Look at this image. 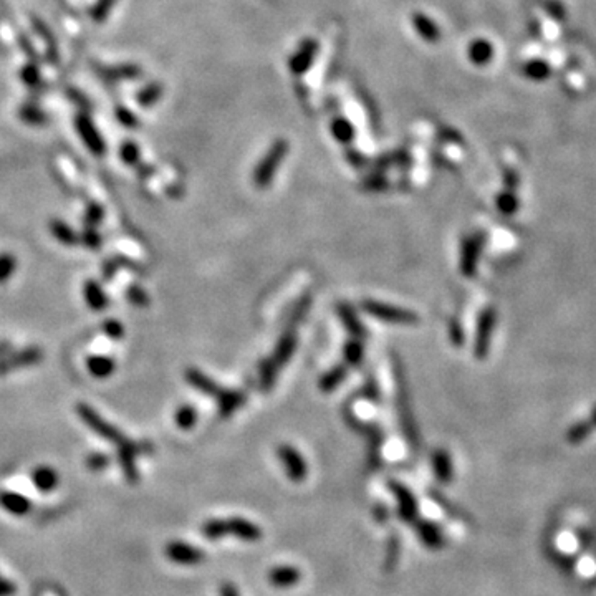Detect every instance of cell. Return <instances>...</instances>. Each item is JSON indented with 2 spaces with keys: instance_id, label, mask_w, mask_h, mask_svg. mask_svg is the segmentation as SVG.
<instances>
[{
  "instance_id": "obj_1",
  "label": "cell",
  "mask_w": 596,
  "mask_h": 596,
  "mask_svg": "<svg viewBox=\"0 0 596 596\" xmlns=\"http://www.w3.org/2000/svg\"><path fill=\"white\" fill-rule=\"evenodd\" d=\"M76 414L80 416L81 421L87 424L89 429L100 436L101 439L106 440V443L114 444V446H120V444H123L125 440L128 439L123 432L118 429V427H114L113 424L105 421V419L101 418V416L98 414L92 406H88V404L85 403L76 404Z\"/></svg>"
},
{
  "instance_id": "obj_2",
  "label": "cell",
  "mask_w": 596,
  "mask_h": 596,
  "mask_svg": "<svg viewBox=\"0 0 596 596\" xmlns=\"http://www.w3.org/2000/svg\"><path fill=\"white\" fill-rule=\"evenodd\" d=\"M361 308L371 317H374L379 321H386V323L393 325H416L419 321L418 313L411 312V310L393 307L390 304H381L376 300H365L361 304Z\"/></svg>"
},
{
  "instance_id": "obj_3",
  "label": "cell",
  "mask_w": 596,
  "mask_h": 596,
  "mask_svg": "<svg viewBox=\"0 0 596 596\" xmlns=\"http://www.w3.org/2000/svg\"><path fill=\"white\" fill-rule=\"evenodd\" d=\"M118 447V462H120L121 471H123L125 479L129 484H138L140 480V472L136 467V456L145 454V452L153 451V446L149 443H134V440L126 439L123 444Z\"/></svg>"
},
{
  "instance_id": "obj_4",
  "label": "cell",
  "mask_w": 596,
  "mask_h": 596,
  "mask_svg": "<svg viewBox=\"0 0 596 596\" xmlns=\"http://www.w3.org/2000/svg\"><path fill=\"white\" fill-rule=\"evenodd\" d=\"M497 326V310L493 307H487L482 310L477 320L476 330V341H473V354L477 360H485L491 351V343L493 332Z\"/></svg>"
},
{
  "instance_id": "obj_5",
  "label": "cell",
  "mask_w": 596,
  "mask_h": 596,
  "mask_svg": "<svg viewBox=\"0 0 596 596\" xmlns=\"http://www.w3.org/2000/svg\"><path fill=\"white\" fill-rule=\"evenodd\" d=\"M485 240H487V235L484 232H477V234L465 237L462 240V247H460V272L469 279H472L477 273Z\"/></svg>"
},
{
  "instance_id": "obj_6",
  "label": "cell",
  "mask_w": 596,
  "mask_h": 596,
  "mask_svg": "<svg viewBox=\"0 0 596 596\" xmlns=\"http://www.w3.org/2000/svg\"><path fill=\"white\" fill-rule=\"evenodd\" d=\"M387 489L393 493L398 500V517L399 520L406 522V524H414L419 518V505L416 500L414 493H412L406 485L398 482V480H390Z\"/></svg>"
},
{
  "instance_id": "obj_7",
  "label": "cell",
  "mask_w": 596,
  "mask_h": 596,
  "mask_svg": "<svg viewBox=\"0 0 596 596\" xmlns=\"http://www.w3.org/2000/svg\"><path fill=\"white\" fill-rule=\"evenodd\" d=\"M43 360V350L40 346H28L15 353H9L7 356L0 358V376L12 373L19 368L39 365Z\"/></svg>"
},
{
  "instance_id": "obj_8",
  "label": "cell",
  "mask_w": 596,
  "mask_h": 596,
  "mask_svg": "<svg viewBox=\"0 0 596 596\" xmlns=\"http://www.w3.org/2000/svg\"><path fill=\"white\" fill-rule=\"evenodd\" d=\"M277 456L280 457L285 472H287L288 479L292 480V482L300 484L307 479L308 464L295 447L288 446V444H281V446L277 449Z\"/></svg>"
},
{
  "instance_id": "obj_9",
  "label": "cell",
  "mask_w": 596,
  "mask_h": 596,
  "mask_svg": "<svg viewBox=\"0 0 596 596\" xmlns=\"http://www.w3.org/2000/svg\"><path fill=\"white\" fill-rule=\"evenodd\" d=\"M164 552L167 560L178 563V565H199V563L206 560L204 550L184 544V542H169L166 545Z\"/></svg>"
},
{
  "instance_id": "obj_10",
  "label": "cell",
  "mask_w": 596,
  "mask_h": 596,
  "mask_svg": "<svg viewBox=\"0 0 596 596\" xmlns=\"http://www.w3.org/2000/svg\"><path fill=\"white\" fill-rule=\"evenodd\" d=\"M285 151H287V146H285V142H277V145L270 149V153L267 154V158H265L264 161L259 164V167H257L255 184L259 186L260 189H264V187H268V184H270L273 174H275L277 166L280 164Z\"/></svg>"
},
{
  "instance_id": "obj_11",
  "label": "cell",
  "mask_w": 596,
  "mask_h": 596,
  "mask_svg": "<svg viewBox=\"0 0 596 596\" xmlns=\"http://www.w3.org/2000/svg\"><path fill=\"white\" fill-rule=\"evenodd\" d=\"M416 533H418L421 544L429 550H440L446 546V535H444L443 529L438 524L431 520H424V518H418L414 522Z\"/></svg>"
},
{
  "instance_id": "obj_12",
  "label": "cell",
  "mask_w": 596,
  "mask_h": 596,
  "mask_svg": "<svg viewBox=\"0 0 596 596\" xmlns=\"http://www.w3.org/2000/svg\"><path fill=\"white\" fill-rule=\"evenodd\" d=\"M227 522V535H234L244 542H257L264 537L262 530L254 522H248L246 518L232 517Z\"/></svg>"
},
{
  "instance_id": "obj_13",
  "label": "cell",
  "mask_w": 596,
  "mask_h": 596,
  "mask_svg": "<svg viewBox=\"0 0 596 596\" xmlns=\"http://www.w3.org/2000/svg\"><path fill=\"white\" fill-rule=\"evenodd\" d=\"M0 507L15 517L28 515L32 512V502L22 493L2 491L0 492Z\"/></svg>"
},
{
  "instance_id": "obj_14",
  "label": "cell",
  "mask_w": 596,
  "mask_h": 596,
  "mask_svg": "<svg viewBox=\"0 0 596 596\" xmlns=\"http://www.w3.org/2000/svg\"><path fill=\"white\" fill-rule=\"evenodd\" d=\"M186 379L187 383H189L191 386L194 387V390L201 391L202 394L211 396V398H217L220 394V391H222V387H220L217 383L214 381V379L207 376L206 373H202L201 370L198 368H189L186 370Z\"/></svg>"
},
{
  "instance_id": "obj_15",
  "label": "cell",
  "mask_w": 596,
  "mask_h": 596,
  "mask_svg": "<svg viewBox=\"0 0 596 596\" xmlns=\"http://www.w3.org/2000/svg\"><path fill=\"white\" fill-rule=\"evenodd\" d=\"M301 579V571L297 566L280 565L268 571V582L275 588H292Z\"/></svg>"
},
{
  "instance_id": "obj_16",
  "label": "cell",
  "mask_w": 596,
  "mask_h": 596,
  "mask_svg": "<svg viewBox=\"0 0 596 596\" xmlns=\"http://www.w3.org/2000/svg\"><path fill=\"white\" fill-rule=\"evenodd\" d=\"M32 484L39 492L50 493L58 487L60 476L55 469L48 467V465H40L32 472Z\"/></svg>"
},
{
  "instance_id": "obj_17",
  "label": "cell",
  "mask_w": 596,
  "mask_h": 596,
  "mask_svg": "<svg viewBox=\"0 0 596 596\" xmlns=\"http://www.w3.org/2000/svg\"><path fill=\"white\" fill-rule=\"evenodd\" d=\"M432 471L440 484H449L454 479V465L452 457L446 449H438L432 454Z\"/></svg>"
},
{
  "instance_id": "obj_18",
  "label": "cell",
  "mask_w": 596,
  "mask_h": 596,
  "mask_svg": "<svg viewBox=\"0 0 596 596\" xmlns=\"http://www.w3.org/2000/svg\"><path fill=\"white\" fill-rule=\"evenodd\" d=\"M83 297L89 310L93 312H103L108 308L109 298L105 293L103 287H101L100 281L96 280H87L83 285Z\"/></svg>"
},
{
  "instance_id": "obj_19",
  "label": "cell",
  "mask_w": 596,
  "mask_h": 596,
  "mask_svg": "<svg viewBox=\"0 0 596 596\" xmlns=\"http://www.w3.org/2000/svg\"><path fill=\"white\" fill-rule=\"evenodd\" d=\"M215 399H217L219 414L222 416V418H231L239 407H242L244 404H246L247 396L244 394L242 391L222 390Z\"/></svg>"
},
{
  "instance_id": "obj_20",
  "label": "cell",
  "mask_w": 596,
  "mask_h": 596,
  "mask_svg": "<svg viewBox=\"0 0 596 596\" xmlns=\"http://www.w3.org/2000/svg\"><path fill=\"white\" fill-rule=\"evenodd\" d=\"M297 350V334L295 330H285L284 334H281V338L277 343V348L275 353H273L272 360L277 363V366L281 368L284 365H287L290 361V358L293 356V353H295Z\"/></svg>"
},
{
  "instance_id": "obj_21",
  "label": "cell",
  "mask_w": 596,
  "mask_h": 596,
  "mask_svg": "<svg viewBox=\"0 0 596 596\" xmlns=\"http://www.w3.org/2000/svg\"><path fill=\"white\" fill-rule=\"evenodd\" d=\"M401 535L391 533L390 537H387L385 546V560H383V571H385V573H393V571L398 568L399 560H401Z\"/></svg>"
},
{
  "instance_id": "obj_22",
  "label": "cell",
  "mask_w": 596,
  "mask_h": 596,
  "mask_svg": "<svg viewBox=\"0 0 596 596\" xmlns=\"http://www.w3.org/2000/svg\"><path fill=\"white\" fill-rule=\"evenodd\" d=\"M87 368L93 378L105 379L109 378L116 370V363L111 356H105V354H93L87 358Z\"/></svg>"
},
{
  "instance_id": "obj_23",
  "label": "cell",
  "mask_w": 596,
  "mask_h": 596,
  "mask_svg": "<svg viewBox=\"0 0 596 596\" xmlns=\"http://www.w3.org/2000/svg\"><path fill=\"white\" fill-rule=\"evenodd\" d=\"M338 315H340L343 325L346 326V330H348L354 338H358V340L366 338V328L363 326L361 321L358 320L356 313H354V310L351 308L348 304L338 305Z\"/></svg>"
},
{
  "instance_id": "obj_24",
  "label": "cell",
  "mask_w": 596,
  "mask_h": 596,
  "mask_svg": "<svg viewBox=\"0 0 596 596\" xmlns=\"http://www.w3.org/2000/svg\"><path fill=\"white\" fill-rule=\"evenodd\" d=\"M50 232L60 244H63V246L72 247V246H76V244H78V235H76V232L73 231V228L68 226L67 222H63V220H60V219L52 220Z\"/></svg>"
},
{
  "instance_id": "obj_25",
  "label": "cell",
  "mask_w": 596,
  "mask_h": 596,
  "mask_svg": "<svg viewBox=\"0 0 596 596\" xmlns=\"http://www.w3.org/2000/svg\"><path fill=\"white\" fill-rule=\"evenodd\" d=\"M346 374H348V370H346V366L338 365L334 366L333 370L326 371V373L321 376L320 379V390L323 391V393H332V391L337 390L338 386L341 385L343 381H345Z\"/></svg>"
},
{
  "instance_id": "obj_26",
  "label": "cell",
  "mask_w": 596,
  "mask_h": 596,
  "mask_svg": "<svg viewBox=\"0 0 596 596\" xmlns=\"http://www.w3.org/2000/svg\"><path fill=\"white\" fill-rule=\"evenodd\" d=\"M429 497H431L432 500L436 502V505H439V507L443 509L449 517L454 518V520H460V522H467L469 520L467 513H465L462 509H459V507H457V505L452 504V502L449 500L446 496H443V493H440V492L434 491V489H429Z\"/></svg>"
},
{
  "instance_id": "obj_27",
  "label": "cell",
  "mask_w": 596,
  "mask_h": 596,
  "mask_svg": "<svg viewBox=\"0 0 596 596\" xmlns=\"http://www.w3.org/2000/svg\"><path fill=\"white\" fill-rule=\"evenodd\" d=\"M198 418H199L198 409H195L194 406H191V404H182V406H179L174 414V421L178 424L179 429L182 431L193 429L195 424H198Z\"/></svg>"
},
{
  "instance_id": "obj_28",
  "label": "cell",
  "mask_w": 596,
  "mask_h": 596,
  "mask_svg": "<svg viewBox=\"0 0 596 596\" xmlns=\"http://www.w3.org/2000/svg\"><path fill=\"white\" fill-rule=\"evenodd\" d=\"M279 370L280 368L277 366V363L273 361L272 358H268V360H264L260 363L259 378H260V387H262L264 391H270L273 385H275Z\"/></svg>"
},
{
  "instance_id": "obj_29",
  "label": "cell",
  "mask_w": 596,
  "mask_h": 596,
  "mask_svg": "<svg viewBox=\"0 0 596 596\" xmlns=\"http://www.w3.org/2000/svg\"><path fill=\"white\" fill-rule=\"evenodd\" d=\"M343 354H345V361L348 366H360L365 358V348H363V343L358 338L346 341L345 348H343Z\"/></svg>"
},
{
  "instance_id": "obj_30",
  "label": "cell",
  "mask_w": 596,
  "mask_h": 596,
  "mask_svg": "<svg viewBox=\"0 0 596 596\" xmlns=\"http://www.w3.org/2000/svg\"><path fill=\"white\" fill-rule=\"evenodd\" d=\"M496 206L500 214L513 215L518 211V207H520V202H518V198L515 195V193L507 189V191H502V193L497 195Z\"/></svg>"
},
{
  "instance_id": "obj_31",
  "label": "cell",
  "mask_w": 596,
  "mask_h": 596,
  "mask_svg": "<svg viewBox=\"0 0 596 596\" xmlns=\"http://www.w3.org/2000/svg\"><path fill=\"white\" fill-rule=\"evenodd\" d=\"M593 432V426H591L590 421L585 419V421H577L575 424H571L570 429L566 431V440H568L570 444H579L583 443V440L588 439V436Z\"/></svg>"
},
{
  "instance_id": "obj_32",
  "label": "cell",
  "mask_w": 596,
  "mask_h": 596,
  "mask_svg": "<svg viewBox=\"0 0 596 596\" xmlns=\"http://www.w3.org/2000/svg\"><path fill=\"white\" fill-rule=\"evenodd\" d=\"M310 307H312V295H308V293H307V295L301 297L300 300H298V304L295 305V307H293L292 313H290L287 328L288 330H295L297 325L300 323L301 320H304L305 315H307V312L310 310Z\"/></svg>"
},
{
  "instance_id": "obj_33",
  "label": "cell",
  "mask_w": 596,
  "mask_h": 596,
  "mask_svg": "<svg viewBox=\"0 0 596 596\" xmlns=\"http://www.w3.org/2000/svg\"><path fill=\"white\" fill-rule=\"evenodd\" d=\"M202 535L207 540H219L227 535V522L222 518H212L202 525Z\"/></svg>"
},
{
  "instance_id": "obj_34",
  "label": "cell",
  "mask_w": 596,
  "mask_h": 596,
  "mask_svg": "<svg viewBox=\"0 0 596 596\" xmlns=\"http://www.w3.org/2000/svg\"><path fill=\"white\" fill-rule=\"evenodd\" d=\"M15 270H17V257L10 252L0 254V285L7 284Z\"/></svg>"
},
{
  "instance_id": "obj_35",
  "label": "cell",
  "mask_w": 596,
  "mask_h": 596,
  "mask_svg": "<svg viewBox=\"0 0 596 596\" xmlns=\"http://www.w3.org/2000/svg\"><path fill=\"white\" fill-rule=\"evenodd\" d=\"M126 298H128L129 304H133L134 307L145 308V307H148V305H149L148 292H146V290L142 288L141 285H138V284L129 285V287L126 288Z\"/></svg>"
},
{
  "instance_id": "obj_36",
  "label": "cell",
  "mask_w": 596,
  "mask_h": 596,
  "mask_svg": "<svg viewBox=\"0 0 596 596\" xmlns=\"http://www.w3.org/2000/svg\"><path fill=\"white\" fill-rule=\"evenodd\" d=\"M103 219H105L103 207H101L100 204H96V202L89 204V206L87 207V211H85V214H83L85 227H93V228H95L98 226V224H100Z\"/></svg>"
},
{
  "instance_id": "obj_37",
  "label": "cell",
  "mask_w": 596,
  "mask_h": 596,
  "mask_svg": "<svg viewBox=\"0 0 596 596\" xmlns=\"http://www.w3.org/2000/svg\"><path fill=\"white\" fill-rule=\"evenodd\" d=\"M101 330H103V333L109 338V340L118 341L125 337L123 323H121V321H118V320H113V318L103 321V325H101Z\"/></svg>"
},
{
  "instance_id": "obj_38",
  "label": "cell",
  "mask_w": 596,
  "mask_h": 596,
  "mask_svg": "<svg viewBox=\"0 0 596 596\" xmlns=\"http://www.w3.org/2000/svg\"><path fill=\"white\" fill-rule=\"evenodd\" d=\"M111 462V457L103 454V452H92L87 457V467L93 472H101L108 467Z\"/></svg>"
},
{
  "instance_id": "obj_39",
  "label": "cell",
  "mask_w": 596,
  "mask_h": 596,
  "mask_svg": "<svg viewBox=\"0 0 596 596\" xmlns=\"http://www.w3.org/2000/svg\"><path fill=\"white\" fill-rule=\"evenodd\" d=\"M78 242H81L85 247H88V248H98V247H101V244H103V239H101V235L98 234L96 228L85 227V231L81 232L80 237H78Z\"/></svg>"
},
{
  "instance_id": "obj_40",
  "label": "cell",
  "mask_w": 596,
  "mask_h": 596,
  "mask_svg": "<svg viewBox=\"0 0 596 596\" xmlns=\"http://www.w3.org/2000/svg\"><path fill=\"white\" fill-rule=\"evenodd\" d=\"M449 337H451V341L454 343L456 346H462V343L465 340L464 330H462V325H460L457 320H452L451 323H449Z\"/></svg>"
},
{
  "instance_id": "obj_41",
  "label": "cell",
  "mask_w": 596,
  "mask_h": 596,
  "mask_svg": "<svg viewBox=\"0 0 596 596\" xmlns=\"http://www.w3.org/2000/svg\"><path fill=\"white\" fill-rule=\"evenodd\" d=\"M121 156H123L125 162H128V164H136L138 159H140V151H138L136 145L126 142L123 149H121Z\"/></svg>"
},
{
  "instance_id": "obj_42",
  "label": "cell",
  "mask_w": 596,
  "mask_h": 596,
  "mask_svg": "<svg viewBox=\"0 0 596 596\" xmlns=\"http://www.w3.org/2000/svg\"><path fill=\"white\" fill-rule=\"evenodd\" d=\"M371 513H373V518L376 524L385 525L386 522L390 520V509H387L385 504H381V502H378V504L374 505L373 510H371Z\"/></svg>"
},
{
  "instance_id": "obj_43",
  "label": "cell",
  "mask_w": 596,
  "mask_h": 596,
  "mask_svg": "<svg viewBox=\"0 0 596 596\" xmlns=\"http://www.w3.org/2000/svg\"><path fill=\"white\" fill-rule=\"evenodd\" d=\"M118 270H120V262H118V259H116V257H114V259L108 260V262H105L103 270H101V272H103V279L106 281L113 280V277L116 275Z\"/></svg>"
},
{
  "instance_id": "obj_44",
  "label": "cell",
  "mask_w": 596,
  "mask_h": 596,
  "mask_svg": "<svg viewBox=\"0 0 596 596\" xmlns=\"http://www.w3.org/2000/svg\"><path fill=\"white\" fill-rule=\"evenodd\" d=\"M15 591H17L15 583H12L10 579L0 578V596H12L15 595Z\"/></svg>"
},
{
  "instance_id": "obj_45",
  "label": "cell",
  "mask_w": 596,
  "mask_h": 596,
  "mask_svg": "<svg viewBox=\"0 0 596 596\" xmlns=\"http://www.w3.org/2000/svg\"><path fill=\"white\" fill-rule=\"evenodd\" d=\"M219 596H240V591H239V588L234 585V583L226 582V583H222V585H220V588H219Z\"/></svg>"
},
{
  "instance_id": "obj_46",
  "label": "cell",
  "mask_w": 596,
  "mask_h": 596,
  "mask_svg": "<svg viewBox=\"0 0 596 596\" xmlns=\"http://www.w3.org/2000/svg\"><path fill=\"white\" fill-rule=\"evenodd\" d=\"M504 181H505V186L509 187V191H513L515 187H518V174L515 171H507Z\"/></svg>"
},
{
  "instance_id": "obj_47",
  "label": "cell",
  "mask_w": 596,
  "mask_h": 596,
  "mask_svg": "<svg viewBox=\"0 0 596 596\" xmlns=\"http://www.w3.org/2000/svg\"><path fill=\"white\" fill-rule=\"evenodd\" d=\"M588 421H590L591 426H593V429H596V406L591 409V414L590 418H588Z\"/></svg>"
}]
</instances>
